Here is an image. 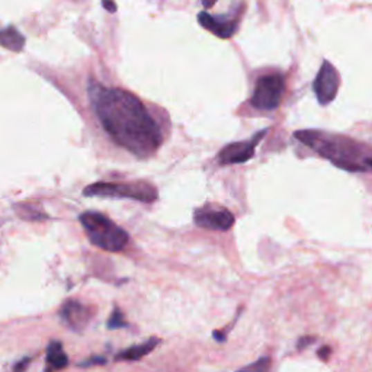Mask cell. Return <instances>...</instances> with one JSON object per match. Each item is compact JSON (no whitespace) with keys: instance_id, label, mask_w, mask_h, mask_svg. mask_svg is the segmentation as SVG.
Instances as JSON below:
<instances>
[{"instance_id":"obj_11","label":"cell","mask_w":372,"mask_h":372,"mask_svg":"<svg viewBox=\"0 0 372 372\" xmlns=\"http://www.w3.org/2000/svg\"><path fill=\"white\" fill-rule=\"evenodd\" d=\"M159 343H160V339L151 337V339L146 340L145 343H140V345L131 346V348L120 352L115 356V360L117 361H138V360H141V357H145L150 352H153L156 349V346L159 345Z\"/></svg>"},{"instance_id":"obj_18","label":"cell","mask_w":372,"mask_h":372,"mask_svg":"<svg viewBox=\"0 0 372 372\" xmlns=\"http://www.w3.org/2000/svg\"><path fill=\"white\" fill-rule=\"evenodd\" d=\"M317 355H319V357H320L322 361L326 362V361L328 360V357H331V355H332V349L328 348V346H323V348L317 352Z\"/></svg>"},{"instance_id":"obj_20","label":"cell","mask_w":372,"mask_h":372,"mask_svg":"<svg viewBox=\"0 0 372 372\" xmlns=\"http://www.w3.org/2000/svg\"><path fill=\"white\" fill-rule=\"evenodd\" d=\"M104 8H106L111 13L117 12V5L115 3H111V2H104Z\"/></svg>"},{"instance_id":"obj_3","label":"cell","mask_w":372,"mask_h":372,"mask_svg":"<svg viewBox=\"0 0 372 372\" xmlns=\"http://www.w3.org/2000/svg\"><path fill=\"white\" fill-rule=\"evenodd\" d=\"M80 223L92 245L105 252L117 253L128 245V233L101 212H83Z\"/></svg>"},{"instance_id":"obj_12","label":"cell","mask_w":372,"mask_h":372,"mask_svg":"<svg viewBox=\"0 0 372 372\" xmlns=\"http://www.w3.org/2000/svg\"><path fill=\"white\" fill-rule=\"evenodd\" d=\"M0 46L10 51L19 53L25 46V38L15 26L9 25L3 30H0Z\"/></svg>"},{"instance_id":"obj_19","label":"cell","mask_w":372,"mask_h":372,"mask_svg":"<svg viewBox=\"0 0 372 372\" xmlns=\"http://www.w3.org/2000/svg\"><path fill=\"white\" fill-rule=\"evenodd\" d=\"M314 342V337H308V336H304L298 340V349L303 351L306 346L311 345V343Z\"/></svg>"},{"instance_id":"obj_2","label":"cell","mask_w":372,"mask_h":372,"mask_svg":"<svg viewBox=\"0 0 372 372\" xmlns=\"http://www.w3.org/2000/svg\"><path fill=\"white\" fill-rule=\"evenodd\" d=\"M295 138L313 149L336 167L348 171H366L365 160L372 154L368 147L345 137L316 130L297 131Z\"/></svg>"},{"instance_id":"obj_17","label":"cell","mask_w":372,"mask_h":372,"mask_svg":"<svg viewBox=\"0 0 372 372\" xmlns=\"http://www.w3.org/2000/svg\"><path fill=\"white\" fill-rule=\"evenodd\" d=\"M30 362H31V357H24V360L21 362H18L15 365V368H13V372H25L28 365H30Z\"/></svg>"},{"instance_id":"obj_9","label":"cell","mask_w":372,"mask_h":372,"mask_svg":"<svg viewBox=\"0 0 372 372\" xmlns=\"http://www.w3.org/2000/svg\"><path fill=\"white\" fill-rule=\"evenodd\" d=\"M91 317V310L77 301H67L60 310L62 322L75 332H82L89 324Z\"/></svg>"},{"instance_id":"obj_16","label":"cell","mask_w":372,"mask_h":372,"mask_svg":"<svg viewBox=\"0 0 372 372\" xmlns=\"http://www.w3.org/2000/svg\"><path fill=\"white\" fill-rule=\"evenodd\" d=\"M106 360L105 357H101V356H95V357H91V360H88L83 364H79L80 368H88V366H92V365H96V364H105Z\"/></svg>"},{"instance_id":"obj_13","label":"cell","mask_w":372,"mask_h":372,"mask_svg":"<svg viewBox=\"0 0 372 372\" xmlns=\"http://www.w3.org/2000/svg\"><path fill=\"white\" fill-rule=\"evenodd\" d=\"M47 364H48V369H64L68 365V357L66 355V352L63 351V345L62 342L53 340L48 349H47Z\"/></svg>"},{"instance_id":"obj_15","label":"cell","mask_w":372,"mask_h":372,"mask_svg":"<svg viewBox=\"0 0 372 372\" xmlns=\"http://www.w3.org/2000/svg\"><path fill=\"white\" fill-rule=\"evenodd\" d=\"M127 322L124 320V316L120 308H115L112 313V316L109 317L108 320V328H111V331H115V328H122V327H127Z\"/></svg>"},{"instance_id":"obj_5","label":"cell","mask_w":372,"mask_h":372,"mask_svg":"<svg viewBox=\"0 0 372 372\" xmlns=\"http://www.w3.org/2000/svg\"><path fill=\"white\" fill-rule=\"evenodd\" d=\"M285 91V79L279 73L262 76L256 82L252 96V106L261 111H274L281 104Z\"/></svg>"},{"instance_id":"obj_4","label":"cell","mask_w":372,"mask_h":372,"mask_svg":"<svg viewBox=\"0 0 372 372\" xmlns=\"http://www.w3.org/2000/svg\"><path fill=\"white\" fill-rule=\"evenodd\" d=\"M86 196H111V198H125L140 203H154L159 194L153 185L147 182H130V183H111L97 182L89 185L83 191Z\"/></svg>"},{"instance_id":"obj_21","label":"cell","mask_w":372,"mask_h":372,"mask_svg":"<svg viewBox=\"0 0 372 372\" xmlns=\"http://www.w3.org/2000/svg\"><path fill=\"white\" fill-rule=\"evenodd\" d=\"M365 169L366 170H371L372 171V154L368 157V159L365 160Z\"/></svg>"},{"instance_id":"obj_7","label":"cell","mask_w":372,"mask_h":372,"mask_svg":"<svg viewBox=\"0 0 372 372\" xmlns=\"http://www.w3.org/2000/svg\"><path fill=\"white\" fill-rule=\"evenodd\" d=\"M339 86H340V76L336 67L332 63L323 62L319 73L313 83V89L314 93H316L319 104L328 105L332 101H335Z\"/></svg>"},{"instance_id":"obj_14","label":"cell","mask_w":372,"mask_h":372,"mask_svg":"<svg viewBox=\"0 0 372 372\" xmlns=\"http://www.w3.org/2000/svg\"><path fill=\"white\" fill-rule=\"evenodd\" d=\"M269 369H270L269 357H261V360H257L256 362L245 366L237 372H269Z\"/></svg>"},{"instance_id":"obj_10","label":"cell","mask_w":372,"mask_h":372,"mask_svg":"<svg viewBox=\"0 0 372 372\" xmlns=\"http://www.w3.org/2000/svg\"><path fill=\"white\" fill-rule=\"evenodd\" d=\"M198 22L207 31L216 34L218 38H230L237 30V21L228 17H214L207 10L198 13Z\"/></svg>"},{"instance_id":"obj_6","label":"cell","mask_w":372,"mask_h":372,"mask_svg":"<svg viewBox=\"0 0 372 372\" xmlns=\"http://www.w3.org/2000/svg\"><path fill=\"white\" fill-rule=\"evenodd\" d=\"M194 221L198 227L211 232H227L234 225V214L221 205L207 204L194 212Z\"/></svg>"},{"instance_id":"obj_8","label":"cell","mask_w":372,"mask_h":372,"mask_svg":"<svg viewBox=\"0 0 372 372\" xmlns=\"http://www.w3.org/2000/svg\"><path fill=\"white\" fill-rule=\"evenodd\" d=\"M268 134V128L263 131L256 133L252 138L246 141H237L227 145L221 149L218 153V160L221 165H237V163H246L254 156V150L257 145L263 140V137Z\"/></svg>"},{"instance_id":"obj_1","label":"cell","mask_w":372,"mask_h":372,"mask_svg":"<svg viewBox=\"0 0 372 372\" xmlns=\"http://www.w3.org/2000/svg\"><path fill=\"white\" fill-rule=\"evenodd\" d=\"M89 96L104 130L118 146L147 159L162 146V131L151 113L131 92L92 83Z\"/></svg>"}]
</instances>
